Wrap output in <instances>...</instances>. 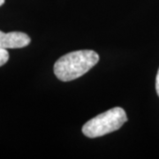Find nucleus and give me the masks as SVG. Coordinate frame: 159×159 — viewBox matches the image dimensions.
Returning <instances> with one entry per match:
<instances>
[{"label": "nucleus", "mask_w": 159, "mask_h": 159, "mask_svg": "<svg viewBox=\"0 0 159 159\" xmlns=\"http://www.w3.org/2000/svg\"><path fill=\"white\" fill-rule=\"evenodd\" d=\"M99 61V55L91 50L76 51L66 54L54 65V74L62 81H70L88 73Z\"/></svg>", "instance_id": "nucleus-1"}, {"label": "nucleus", "mask_w": 159, "mask_h": 159, "mask_svg": "<svg viewBox=\"0 0 159 159\" xmlns=\"http://www.w3.org/2000/svg\"><path fill=\"white\" fill-rule=\"evenodd\" d=\"M127 121L124 109L115 107L89 120L82 127V133L89 138H97L119 130Z\"/></svg>", "instance_id": "nucleus-2"}, {"label": "nucleus", "mask_w": 159, "mask_h": 159, "mask_svg": "<svg viewBox=\"0 0 159 159\" xmlns=\"http://www.w3.org/2000/svg\"><path fill=\"white\" fill-rule=\"evenodd\" d=\"M30 42V37L22 32L4 33L0 31V47L6 50L24 48L29 45Z\"/></svg>", "instance_id": "nucleus-3"}, {"label": "nucleus", "mask_w": 159, "mask_h": 159, "mask_svg": "<svg viewBox=\"0 0 159 159\" xmlns=\"http://www.w3.org/2000/svg\"><path fill=\"white\" fill-rule=\"evenodd\" d=\"M9 60V53L6 49L0 47V66H4Z\"/></svg>", "instance_id": "nucleus-4"}, {"label": "nucleus", "mask_w": 159, "mask_h": 159, "mask_svg": "<svg viewBox=\"0 0 159 159\" xmlns=\"http://www.w3.org/2000/svg\"><path fill=\"white\" fill-rule=\"evenodd\" d=\"M156 90H157V96L159 97V69L157 71V78H156Z\"/></svg>", "instance_id": "nucleus-5"}, {"label": "nucleus", "mask_w": 159, "mask_h": 159, "mask_svg": "<svg viewBox=\"0 0 159 159\" xmlns=\"http://www.w3.org/2000/svg\"><path fill=\"white\" fill-rule=\"evenodd\" d=\"M5 1H6V0H0V6H3V5H4V3H5Z\"/></svg>", "instance_id": "nucleus-6"}]
</instances>
